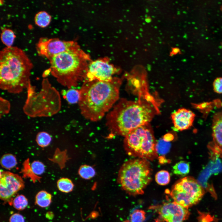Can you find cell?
Returning <instances> with one entry per match:
<instances>
[{"mask_svg":"<svg viewBox=\"0 0 222 222\" xmlns=\"http://www.w3.org/2000/svg\"><path fill=\"white\" fill-rule=\"evenodd\" d=\"M137 101L121 98L106 116L111 134L125 136L135 129L150 123L159 113V101L147 91L138 93Z\"/></svg>","mask_w":222,"mask_h":222,"instance_id":"1","label":"cell"},{"mask_svg":"<svg viewBox=\"0 0 222 222\" xmlns=\"http://www.w3.org/2000/svg\"><path fill=\"white\" fill-rule=\"evenodd\" d=\"M122 82L115 77L109 81L85 80L80 90L78 102L82 115L93 121L101 120L119 100Z\"/></svg>","mask_w":222,"mask_h":222,"instance_id":"2","label":"cell"},{"mask_svg":"<svg viewBox=\"0 0 222 222\" xmlns=\"http://www.w3.org/2000/svg\"><path fill=\"white\" fill-rule=\"evenodd\" d=\"M33 67L25 53L16 47H6L0 52V88L12 94H19L31 83Z\"/></svg>","mask_w":222,"mask_h":222,"instance_id":"3","label":"cell"},{"mask_svg":"<svg viewBox=\"0 0 222 222\" xmlns=\"http://www.w3.org/2000/svg\"><path fill=\"white\" fill-rule=\"evenodd\" d=\"M49 60L51 75L60 84L68 89L86 80L88 64L92 61L80 47L59 54Z\"/></svg>","mask_w":222,"mask_h":222,"instance_id":"4","label":"cell"},{"mask_svg":"<svg viewBox=\"0 0 222 222\" xmlns=\"http://www.w3.org/2000/svg\"><path fill=\"white\" fill-rule=\"evenodd\" d=\"M27 98L23 107L25 113L29 117H48L57 113L61 107L58 91L52 86L47 79H43L40 91H35L31 83L27 88Z\"/></svg>","mask_w":222,"mask_h":222,"instance_id":"5","label":"cell"},{"mask_svg":"<svg viewBox=\"0 0 222 222\" xmlns=\"http://www.w3.org/2000/svg\"><path fill=\"white\" fill-rule=\"evenodd\" d=\"M152 170L147 160L138 158L128 160L121 167L117 180L121 188L129 195L143 194L151 180Z\"/></svg>","mask_w":222,"mask_h":222,"instance_id":"6","label":"cell"},{"mask_svg":"<svg viewBox=\"0 0 222 222\" xmlns=\"http://www.w3.org/2000/svg\"><path fill=\"white\" fill-rule=\"evenodd\" d=\"M156 142L149 123L135 129L125 136L124 146L129 155L153 160L158 156Z\"/></svg>","mask_w":222,"mask_h":222,"instance_id":"7","label":"cell"},{"mask_svg":"<svg viewBox=\"0 0 222 222\" xmlns=\"http://www.w3.org/2000/svg\"><path fill=\"white\" fill-rule=\"evenodd\" d=\"M204 194L203 188L196 180L187 176L175 183L170 194L174 202L188 208L199 202Z\"/></svg>","mask_w":222,"mask_h":222,"instance_id":"8","label":"cell"},{"mask_svg":"<svg viewBox=\"0 0 222 222\" xmlns=\"http://www.w3.org/2000/svg\"><path fill=\"white\" fill-rule=\"evenodd\" d=\"M36 49L39 56L48 60L60 53L80 47L73 41H66L57 38H41L36 44Z\"/></svg>","mask_w":222,"mask_h":222,"instance_id":"9","label":"cell"},{"mask_svg":"<svg viewBox=\"0 0 222 222\" xmlns=\"http://www.w3.org/2000/svg\"><path fill=\"white\" fill-rule=\"evenodd\" d=\"M120 70V69L110 63L109 58H100L89 63L86 80L111 81L113 77V75L118 73Z\"/></svg>","mask_w":222,"mask_h":222,"instance_id":"10","label":"cell"},{"mask_svg":"<svg viewBox=\"0 0 222 222\" xmlns=\"http://www.w3.org/2000/svg\"><path fill=\"white\" fill-rule=\"evenodd\" d=\"M159 215V221L164 222H184L190 215L188 208L175 202L153 206Z\"/></svg>","mask_w":222,"mask_h":222,"instance_id":"11","label":"cell"},{"mask_svg":"<svg viewBox=\"0 0 222 222\" xmlns=\"http://www.w3.org/2000/svg\"><path fill=\"white\" fill-rule=\"evenodd\" d=\"M22 178L18 175L6 171L1 172L0 196L3 200H10L12 197L24 187Z\"/></svg>","mask_w":222,"mask_h":222,"instance_id":"12","label":"cell"},{"mask_svg":"<svg viewBox=\"0 0 222 222\" xmlns=\"http://www.w3.org/2000/svg\"><path fill=\"white\" fill-rule=\"evenodd\" d=\"M195 115L191 110L182 108L172 113L171 117L176 131H182L192 125Z\"/></svg>","mask_w":222,"mask_h":222,"instance_id":"13","label":"cell"},{"mask_svg":"<svg viewBox=\"0 0 222 222\" xmlns=\"http://www.w3.org/2000/svg\"><path fill=\"white\" fill-rule=\"evenodd\" d=\"M212 129L214 141L222 149V112L218 113L214 116Z\"/></svg>","mask_w":222,"mask_h":222,"instance_id":"14","label":"cell"},{"mask_svg":"<svg viewBox=\"0 0 222 222\" xmlns=\"http://www.w3.org/2000/svg\"><path fill=\"white\" fill-rule=\"evenodd\" d=\"M166 134L156 141L155 149L158 155H165L169 151L171 146L170 140L171 138L170 137H169L171 134Z\"/></svg>","mask_w":222,"mask_h":222,"instance_id":"15","label":"cell"},{"mask_svg":"<svg viewBox=\"0 0 222 222\" xmlns=\"http://www.w3.org/2000/svg\"><path fill=\"white\" fill-rule=\"evenodd\" d=\"M51 195L45 191L38 192L35 196V203L39 206L42 208L48 207L51 201Z\"/></svg>","mask_w":222,"mask_h":222,"instance_id":"16","label":"cell"},{"mask_svg":"<svg viewBox=\"0 0 222 222\" xmlns=\"http://www.w3.org/2000/svg\"><path fill=\"white\" fill-rule=\"evenodd\" d=\"M51 19V16L47 12L44 11L38 12L35 17V24L42 27H44L47 26L50 23Z\"/></svg>","mask_w":222,"mask_h":222,"instance_id":"17","label":"cell"},{"mask_svg":"<svg viewBox=\"0 0 222 222\" xmlns=\"http://www.w3.org/2000/svg\"><path fill=\"white\" fill-rule=\"evenodd\" d=\"M190 170L189 163L184 161H179L173 167V171L175 174L183 176L187 175L189 173Z\"/></svg>","mask_w":222,"mask_h":222,"instance_id":"18","label":"cell"},{"mask_svg":"<svg viewBox=\"0 0 222 222\" xmlns=\"http://www.w3.org/2000/svg\"><path fill=\"white\" fill-rule=\"evenodd\" d=\"M64 91L63 96L69 104L79 102L80 97V90L71 88Z\"/></svg>","mask_w":222,"mask_h":222,"instance_id":"19","label":"cell"},{"mask_svg":"<svg viewBox=\"0 0 222 222\" xmlns=\"http://www.w3.org/2000/svg\"><path fill=\"white\" fill-rule=\"evenodd\" d=\"M0 163L3 168L10 170L16 166L17 161L16 158L14 155L7 154L3 155L1 158Z\"/></svg>","mask_w":222,"mask_h":222,"instance_id":"20","label":"cell"},{"mask_svg":"<svg viewBox=\"0 0 222 222\" xmlns=\"http://www.w3.org/2000/svg\"><path fill=\"white\" fill-rule=\"evenodd\" d=\"M57 187L61 191L68 193L72 191L74 188V184L72 181L67 178H62L57 181Z\"/></svg>","mask_w":222,"mask_h":222,"instance_id":"21","label":"cell"},{"mask_svg":"<svg viewBox=\"0 0 222 222\" xmlns=\"http://www.w3.org/2000/svg\"><path fill=\"white\" fill-rule=\"evenodd\" d=\"M15 35L12 30L5 28L2 31L1 38L2 42L7 47L12 46Z\"/></svg>","mask_w":222,"mask_h":222,"instance_id":"22","label":"cell"},{"mask_svg":"<svg viewBox=\"0 0 222 222\" xmlns=\"http://www.w3.org/2000/svg\"><path fill=\"white\" fill-rule=\"evenodd\" d=\"M78 173L81 178L85 179H91L96 174L94 169L92 166L87 165L81 166L79 169Z\"/></svg>","mask_w":222,"mask_h":222,"instance_id":"23","label":"cell"},{"mask_svg":"<svg viewBox=\"0 0 222 222\" xmlns=\"http://www.w3.org/2000/svg\"><path fill=\"white\" fill-rule=\"evenodd\" d=\"M22 172L24 177L30 178L34 182L40 180V177L36 175L32 171L29 159L25 160Z\"/></svg>","mask_w":222,"mask_h":222,"instance_id":"24","label":"cell"},{"mask_svg":"<svg viewBox=\"0 0 222 222\" xmlns=\"http://www.w3.org/2000/svg\"><path fill=\"white\" fill-rule=\"evenodd\" d=\"M12 204L16 209L21 210L25 208L28 204L27 198L22 195H18L13 200Z\"/></svg>","mask_w":222,"mask_h":222,"instance_id":"25","label":"cell"},{"mask_svg":"<svg viewBox=\"0 0 222 222\" xmlns=\"http://www.w3.org/2000/svg\"><path fill=\"white\" fill-rule=\"evenodd\" d=\"M155 180L156 183L161 185L167 184L170 180V176L169 172L166 171L162 170L158 172L155 175Z\"/></svg>","mask_w":222,"mask_h":222,"instance_id":"26","label":"cell"},{"mask_svg":"<svg viewBox=\"0 0 222 222\" xmlns=\"http://www.w3.org/2000/svg\"><path fill=\"white\" fill-rule=\"evenodd\" d=\"M51 140V138L50 134L45 132L39 133L37 134L36 138V141L37 144L42 147H45L48 146Z\"/></svg>","mask_w":222,"mask_h":222,"instance_id":"27","label":"cell"},{"mask_svg":"<svg viewBox=\"0 0 222 222\" xmlns=\"http://www.w3.org/2000/svg\"><path fill=\"white\" fill-rule=\"evenodd\" d=\"M146 218V213L142 210H134L130 215L128 219L124 222H144Z\"/></svg>","mask_w":222,"mask_h":222,"instance_id":"28","label":"cell"},{"mask_svg":"<svg viewBox=\"0 0 222 222\" xmlns=\"http://www.w3.org/2000/svg\"><path fill=\"white\" fill-rule=\"evenodd\" d=\"M33 172L36 175L38 176L43 174L45 171L44 165L39 161H35L31 164Z\"/></svg>","mask_w":222,"mask_h":222,"instance_id":"29","label":"cell"},{"mask_svg":"<svg viewBox=\"0 0 222 222\" xmlns=\"http://www.w3.org/2000/svg\"><path fill=\"white\" fill-rule=\"evenodd\" d=\"M0 116L8 113L10 112V105L7 100L0 97Z\"/></svg>","mask_w":222,"mask_h":222,"instance_id":"30","label":"cell"},{"mask_svg":"<svg viewBox=\"0 0 222 222\" xmlns=\"http://www.w3.org/2000/svg\"><path fill=\"white\" fill-rule=\"evenodd\" d=\"M213 87L215 92L222 94V77H217L214 80L213 83Z\"/></svg>","mask_w":222,"mask_h":222,"instance_id":"31","label":"cell"},{"mask_svg":"<svg viewBox=\"0 0 222 222\" xmlns=\"http://www.w3.org/2000/svg\"><path fill=\"white\" fill-rule=\"evenodd\" d=\"M64 153H62L59 150H56L53 158V161L56 162L59 164V162H63L61 160L64 162V159L65 158H64L63 157L64 156Z\"/></svg>","mask_w":222,"mask_h":222,"instance_id":"32","label":"cell"},{"mask_svg":"<svg viewBox=\"0 0 222 222\" xmlns=\"http://www.w3.org/2000/svg\"><path fill=\"white\" fill-rule=\"evenodd\" d=\"M10 222H25V220L22 215L18 213H15L10 217Z\"/></svg>","mask_w":222,"mask_h":222,"instance_id":"33","label":"cell"},{"mask_svg":"<svg viewBox=\"0 0 222 222\" xmlns=\"http://www.w3.org/2000/svg\"><path fill=\"white\" fill-rule=\"evenodd\" d=\"M180 51L179 49L178 48H173L172 50V53L173 54H176L178 53Z\"/></svg>","mask_w":222,"mask_h":222,"instance_id":"34","label":"cell"}]
</instances>
